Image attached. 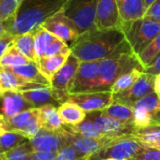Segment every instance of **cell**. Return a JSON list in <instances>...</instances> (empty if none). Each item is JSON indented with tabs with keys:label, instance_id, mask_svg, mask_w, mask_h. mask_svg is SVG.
I'll use <instances>...</instances> for the list:
<instances>
[{
	"label": "cell",
	"instance_id": "6da1fadb",
	"mask_svg": "<svg viewBox=\"0 0 160 160\" xmlns=\"http://www.w3.org/2000/svg\"><path fill=\"white\" fill-rule=\"evenodd\" d=\"M121 29L88 31L70 46L71 52L80 61H102L116 52L125 41Z\"/></svg>",
	"mask_w": 160,
	"mask_h": 160
},
{
	"label": "cell",
	"instance_id": "7a4b0ae2",
	"mask_svg": "<svg viewBox=\"0 0 160 160\" xmlns=\"http://www.w3.org/2000/svg\"><path fill=\"white\" fill-rule=\"evenodd\" d=\"M68 0H23L9 33L16 36L33 31L46 19L62 10Z\"/></svg>",
	"mask_w": 160,
	"mask_h": 160
},
{
	"label": "cell",
	"instance_id": "3957f363",
	"mask_svg": "<svg viewBox=\"0 0 160 160\" xmlns=\"http://www.w3.org/2000/svg\"><path fill=\"white\" fill-rule=\"evenodd\" d=\"M136 68L143 70V66L125 40L116 52L100 61L99 78L93 91H110L118 78Z\"/></svg>",
	"mask_w": 160,
	"mask_h": 160
},
{
	"label": "cell",
	"instance_id": "277c9868",
	"mask_svg": "<svg viewBox=\"0 0 160 160\" xmlns=\"http://www.w3.org/2000/svg\"><path fill=\"white\" fill-rule=\"evenodd\" d=\"M144 146L134 134L117 136L90 156L88 160H130Z\"/></svg>",
	"mask_w": 160,
	"mask_h": 160
},
{
	"label": "cell",
	"instance_id": "5b68a950",
	"mask_svg": "<svg viewBox=\"0 0 160 160\" xmlns=\"http://www.w3.org/2000/svg\"><path fill=\"white\" fill-rule=\"evenodd\" d=\"M121 29L134 52L139 55L160 33V22L142 17L122 23Z\"/></svg>",
	"mask_w": 160,
	"mask_h": 160
},
{
	"label": "cell",
	"instance_id": "8992f818",
	"mask_svg": "<svg viewBox=\"0 0 160 160\" xmlns=\"http://www.w3.org/2000/svg\"><path fill=\"white\" fill-rule=\"evenodd\" d=\"M98 0H68L63 11L76 25L80 35L96 28L95 16Z\"/></svg>",
	"mask_w": 160,
	"mask_h": 160
},
{
	"label": "cell",
	"instance_id": "52a82bcc",
	"mask_svg": "<svg viewBox=\"0 0 160 160\" xmlns=\"http://www.w3.org/2000/svg\"><path fill=\"white\" fill-rule=\"evenodd\" d=\"M80 60L74 54H70L63 67L53 76L50 81V87L55 98L61 104L68 101L70 89L76 74Z\"/></svg>",
	"mask_w": 160,
	"mask_h": 160
},
{
	"label": "cell",
	"instance_id": "ba28073f",
	"mask_svg": "<svg viewBox=\"0 0 160 160\" xmlns=\"http://www.w3.org/2000/svg\"><path fill=\"white\" fill-rule=\"evenodd\" d=\"M40 26L71 46L80 36L74 22L65 15L63 9L46 19Z\"/></svg>",
	"mask_w": 160,
	"mask_h": 160
},
{
	"label": "cell",
	"instance_id": "9c48e42d",
	"mask_svg": "<svg viewBox=\"0 0 160 160\" xmlns=\"http://www.w3.org/2000/svg\"><path fill=\"white\" fill-rule=\"evenodd\" d=\"M156 77L153 74L142 72L137 82L127 90L113 95V100L129 107H133L140 99L155 92Z\"/></svg>",
	"mask_w": 160,
	"mask_h": 160
},
{
	"label": "cell",
	"instance_id": "30bf717a",
	"mask_svg": "<svg viewBox=\"0 0 160 160\" xmlns=\"http://www.w3.org/2000/svg\"><path fill=\"white\" fill-rule=\"evenodd\" d=\"M100 61H81L73 81L70 95L92 92L99 78Z\"/></svg>",
	"mask_w": 160,
	"mask_h": 160
},
{
	"label": "cell",
	"instance_id": "8fae6325",
	"mask_svg": "<svg viewBox=\"0 0 160 160\" xmlns=\"http://www.w3.org/2000/svg\"><path fill=\"white\" fill-rule=\"evenodd\" d=\"M59 131L63 139L73 146V148L78 153L80 157L85 158H89L90 156H91L93 153L99 150L102 146H104L106 143H108L112 139L117 137V136L115 137L106 136L100 139L89 138L81 134L68 130L64 127H62V128H60Z\"/></svg>",
	"mask_w": 160,
	"mask_h": 160
},
{
	"label": "cell",
	"instance_id": "7c38bea8",
	"mask_svg": "<svg viewBox=\"0 0 160 160\" xmlns=\"http://www.w3.org/2000/svg\"><path fill=\"white\" fill-rule=\"evenodd\" d=\"M68 101L78 105L86 112L103 111L114 102L111 91H93L72 94L69 96Z\"/></svg>",
	"mask_w": 160,
	"mask_h": 160
},
{
	"label": "cell",
	"instance_id": "4fadbf2b",
	"mask_svg": "<svg viewBox=\"0 0 160 160\" xmlns=\"http://www.w3.org/2000/svg\"><path fill=\"white\" fill-rule=\"evenodd\" d=\"M86 118L91 120L105 136L115 137L126 134H134L137 130L134 125L116 120L105 114L102 111L87 112Z\"/></svg>",
	"mask_w": 160,
	"mask_h": 160
},
{
	"label": "cell",
	"instance_id": "5bb4252c",
	"mask_svg": "<svg viewBox=\"0 0 160 160\" xmlns=\"http://www.w3.org/2000/svg\"><path fill=\"white\" fill-rule=\"evenodd\" d=\"M95 25L99 30L122 28V20L116 0H98Z\"/></svg>",
	"mask_w": 160,
	"mask_h": 160
},
{
	"label": "cell",
	"instance_id": "9a60e30c",
	"mask_svg": "<svg viewBox=\"0 0 160 160\" xmlns=\"http://www.w3.org/2000/svg\"><path fill=\"white\" fill-rule=\"evenodd\" d=\"M33 152H45L58 154L63 145V138L59 130L51 131L41 128L40 132L29 140Z\"/></svg>",
	"mask_w": 160,
	"mask_h": 160
},
{
	"label": "cell",
	"instance_id": "2e32d148",
	"mask_svg": "<svg viewBox=\"0 0 160 160\" xmlns=\"http://www.w3.org/2000/svg\"><path fill=\"white\" fill-rule=\"evenodd\" d=\"M1 114L6 118L13 117L25 111L33 109L34 107L27 102L21 92L5 90L2 97Z\"/></svg>",
	"mask_w": 160,
	"mask_h": 160
},
{
	"label": "cell",
	"instance_id": "e0dca14e",
	"mask_svg": "<svg viewBox=\"0 0 160 160\" xmlns=\"http://www.w3.org/2000/svg\"><path fill=\"white\" fill-rule=\"evenodd\" d=\"M0 81L1 86L4 90H10L16 92H24L30 89L45 86L42 84L30 82L23 77L17 75L10 69L2 68H0Z\"/></svg>",
	"mask_w": 160,
	"mask_h": 160
},
{
	"label": "cell",
	"instance_id": "ac0fdd59",
	"mask_svg": "<svg viewBox=\"0 0 160 160\" xmlns=\"http://www.w3.org/2000/svg\"><path fill=\"white\" fill-rule=\"evenodd\" d=\"M122 23L136 21L144 17L146 6L143 0H116Z\"/></svg>",
	"mask_w": 160,
	"mask_h": 160
},
{
	"label": "cell",
	"instance_id": "d6986e66",
	"mask_svg": "<svg viewBox=\"0 0 160 160\" xmlns=\"http://www.w3.org/2000/svg\"><path fill=\"white\" fill-rule=\"evenodd\" d=\"M25 99L34 108H40L44 105H55L58 107L60 103L55 98L50 86H42L35 89L21 92Z\"/></svg>",
	"mask_w": 160,
	"mask_h": 160
},
{
	"label": "cell",
	"instance_id": "ffe728a7",
	"mask_svg": "<svg viewBox=\"0 0 160 160\" xmlns=\"http://www.w3.org/2000/svg\"><path fill=\"white\" fill-rule=\"evenodd\" d=\"M58 112L63 126L66 127H74L80 124L86 118L87 114V112H84L78 105L71 101L61 103L58 107Z\"/></svg>",
	"mask_w": 160,
	"mask_h": 160
},
{
	"label": "cell",
	"instance_id": "44dd1931",
	"mask_svg": "<svg viewBox=\"0 0 160 160\" xmlns=\"http://www.w3.org/2000/svg\"><path fill=\"white\" fill-rule=\"evenodd\" d=\"M39 120L41 128L57 131L62 128L63 124L58 112V107L55 105H44L39 108Z\"/></svg>",
	"mask_w": 160,
	"mask_h": 160
},
{
	"label": "cell",
	"instance_id": "7402d4cb",
	"mask_svg": "<svg viewBox=\"0 0 160 160\" xmlns=\"http://www.w3.org/2000/svg\"><path fill=\"white\" fill-rule=\"evenodd\" d=\"M72 53V52H71ZM71 53H61L52 56H44L39 59L38 67L42 75L49 81L63 67Z\"/></svg>",
	"mask_w": 160,
	"mask_h": 160
},
{
	"label": "cell",
	"instance_id": "603a6c76",
	"mask_svg": "<svg viewBox=\"0 0 160 160\" xmlns=\"http://www.w3.org/2000/svg\"><path fill=\"white\" fill-rule=\"evenodd\" d=\"M15 48L30 61L38 65L39 58L35 50V40H34V31H30L25 34L16 35L12 41Z\"/></svg>",
	"mask_w": 160,
	"mask_h": 160
},
{
	"label": "cell",
	"instance_id": "cb8c5ba5",
	"mask_svg": "<svg viewBox=\"0 0 160 160\" xmlns=\"http://www.w3.org/2000/svg\"><path fill=\"white\" fill-rule=\"evenodd\" d=\"M8 69H10L11 71H13L17 75L23 77L24 79H25L26 81H28L30 82L39 83V84H42L45 86L51 85L50 81L47 80L42 75V73L39 69L38 65L34 62H30L28 64L19 66L16 68H8Z\"/></svg>",
	"mask_w": 160,
	"mask_h": 160
},
{
	"label": "cell",
	"instance_id": "d4e9b609",
	"mask_svg": "<svg viewBox=\"0 0 160 160\" xmlns=\"http://www.w3.org/2000/svg\"><path fill=\"white\" fill-rule=\"evenodd\" d=\"M32 61H30L27 57H25L24 54H22L15 46L11 43L7 51L3 53V55L0 57V68H12L19 66H23L25 64H28Z\"/></svg>",
	"mask_w": 160,
	"mask_h": 160
},
{
	"label": "cell",
	"instance_id": "484cf974",
	"mask_svg": "<svg viewBox=\"0 0 160 160\" xmlns=\"http://www.w3.org/2000/svg\"><path fill=\"white\" fill-rule=\"evenodd\" d=\"M102 112L116 120L134 125V110L129 106L113 102Z\"/></svg>",
	"mask_w": 160,
	"mask_h": 160
},
{
	"label": "cell",
	"instance_id": "4316f807",
	"mask_svg": "<svg viewBox=\"0 0 160 160\" xmlns=\"http://www.w3.org/2000/svg\"><path fill=\"white\" fill-rule=\"evenodd\" d=\"M29 141L25 135L17 131H0V145L4 153L12 150Z\"/></svg>",
	"mask_w": 160,
	"mask_h": 160
},
{
	"label": "cell",
	"instance_id": "83f0119b",
	"mask_svg": "<svg viewBox=\"0 0 160 160\" xmlns=\"http://www.w3.org/2000/svg\"><path fill=\"white\" fill-rule=\"evenodd\" d=\"M34 31V40H35V50L38 58H41L44 56V53L51 44V42L55 39L56 36L42 28L41 26L37 27Z\"/></svg>",
	"mask_w": 160,
	"mask_h": 160
},
{
	"label": "cell",
	"instance_id": "f1b7e54d",
	"mask_svg": "<svg viewBox=\"0 0 160 160\" xmlns=\"http://www.w3.org/2000/svg\"><path fill=\"white\" fill-rule=\"evenodd\" d=\"M39 109L33 108L27 111H25L13 117L6 118V122L4 125L5 131H19L34 115L38 113Z\"/></svg>",
	"mask_w": 160,
	"mask_h": 160
},
{
	"label": "cell",
	"instance_id": "f546056e",
	"mask_svg": "<svg viewBox=\"0 0 160 160\" xmlns=\"http://www.w3.org/2000/svg\"><path fill=\"white\" fill-rule=\"evenodd\" d=\"M142 72H143L142 69L136 68V69H133V70L122 75L113 83L110 91L112 92L113 95H115V94H118V93L127 90L137 82V80L141 77Z\"/></svg>",
	"mask_w": 160,
	"mask_h": 160
},
{
	"label": "cell",
	"instance_id": "4dcf8cb0",
	"mask_svg": "<svg viewBox=\"0 0 160 160\" xmlns=\"http://www.w3.org/2000/svg\"><path fill=\"white\" fill-rule=\"evenodd\" d=\"M66 129L71 130L73 132L81 134L83 136L89 137V138H94V139H100L106 137L96 127V125L90 119L85 118L80 124L74 126V127H66L63 126ZM111 137V136H110Z\"/></svg>",
	"mask_w": 160,
	"mask_h": 160
},
{
	"label": "cell",
	"instance_id": "1f68e13d",
	"mask_svg": "<svg viewBox=\"0 0 160 160\" xmlns=\"http://www.w3.org/2000/svg\"><path fill=\"white\" fill-rule=\"evenodd\" d=\"M160 54V33L152 40V42L138 55L143 66V68L149 66Z\"/></svg>",
	"mask_w": 160,
	"mask_h": 160
},
{
	"label": "cell",
	"instance_id": "d6a6232c",
	"mask_svg": "<svg viewBox=\"0 0 160 160\" xmlns=\"http://www.w3.org/2000/svg\"><path fill=\"white\" fill-rule=\"evenodd\" d=\"M134 135L146 146H150L160 140V126L151 125L142 128H138Z\"/></svg>",
	"mask_w": 160,
	"mask_h": 160
},
{
	"label": "cell",
	"instance_id": "836d02e7",
	"mask_svg": "<svg viewBox=\"0 0 160 160\" xmlns=\"http://www.w3.org/2000/svg\"><path fill=\"white\" fill-rule=\"evenodd\" d=\"M132 109H141L148 112L153 116L160 112V99L156 92H153L140 99Z\"/></svg>",
	"mask_w": 160,
	"mask_h": 160
},
{
	"label": "cell",
	"instance_id": "e575fe53",
	"mask_svg": "<svg viewBox=\"0 0 160 160\" xmlns=\"http://www.w3.org/2000/svg\"><path fill=\"white\" fill-rule=\"evenodd\" d=\"M32 152L29 141H27L24 144L4 153L3 160H30V154Z\"/></svg>",
	"mask_w": 160,
	"mask_h": 160
},
{
	"label": "cell",
	"instance_id": "d590c367",
	"mask_svg": "<svg viewBox=\"0 0 160 160\" xmlns=\"http://www.w3.org/2000/svg\"><path fill=\"white\" fill-rule=\"evenodd\" d=\"M23 0H0V20L8 21L17 13Z\"/></svg>",
	"mask_w": 160,
	"mask_h": 160
},
{
	"label": "cell",
	"instance_id": "8d00e7d4",
	"mask_svg": "<svg viewBox=\"0 0 160 160\" xmlns=\"http://www.w3.org/2000/svg\"><path fill=\"white\" fill-rule=\"evenodd\" d=\"M134 110V126L136 128H142L152 125L153 115L148 112L141 109H133Z\"/></svg>",
	"mask_w": 160,
	"mask_h": 160
},
{
	"label": "cell",
	"instance_id": "74e56055",
	"mask_svg": "<svg viewBox=\"0 0 160 160\" xmlns=\"http://www.w3.org/2000/svg\"><path fill=\"white\" fill-rule=\"evenodd\" d=\"M130 160H160V150L145 145Z\"/></svg>",
	"mask_w": 160,
	"mask_h": 160
},
{
	"label": "cell",
	"instance_id": "f35d334b",
	"mask_svg": "<svg viewBox=\"0 0 160 160\" xmlns=\"http://www.w3.org/2000/svg\"><path fill=\"white\" fill-rule=\"evenodd\" d=\"M144 17L160 22V0H156L149 8H147Z\"/></svg>",
	"mask_w": 160,
	"mask_h": 160
},
{
	"label": "cell",
	"instance_id": "ab89813d",
	"mask_svg": "<svg viewBox=\"0 0 160 160\" xmlns=\"http://www.w3.org/2000/svg\"><path fill=\"white\" fill-rule=\"evenodd\" d=\"M14 35L10 34L9 32H6L0 37V57L3 55V53L7 51L8 46L12 43L14 39Z\"/></svg>",
	"mask_w": 160,
	"mask_h": 160
},
{
	"label": "cell",
	"instance_id": "60d3db41",
	"mask_svg": "<svg viewBox=\"0 0 160 160\" xmlns=\"http://www.w3.org/2000/svg\"><path fill=\"white\" fill-rule=\"evenodd\" d=\"M143 72L153 74L155 76H157L160 74V54L157 56V58L146 68H143Z\"/></svg>",
	"mask_w": 160,
	"mask_h": 160
},
{
	"label": "cell",
	"instance_id": "b9f144b4",
	"mask_svg": "<svg viewBox=\"0 0 160 160\" xmlns=\"http://www.w3.org/2000/svg\"><path fill=\"white\" fill-rule=\"evenodd\" d=\"M12 22H13V18L10 19V20H8V21H1L0 20V37L5 34L6 32H8L11 25H12Z\"/></svg>",
	"mask_w": 160,
	"mask_h": 160
},
{
	"label": "cell",
	"instance_id": "7bdbcfd3",
	"mask_svg": "<svg viewBox=\"0 0 160 160\" xmlns=\"http://www.w3.org/2000/svg\"><path fill=\"white\" fill-rule=\"evenodd\" d=\"M155 92L158 96V98H159L160 99V74L156 77V81H155Z\"/></svg>",
	"mask_w": 160,
	"mask_h": 160
},
{
	"label": "cell",
	"instance_id": "ee69618b",
	"mask_svg": "<svg viewBox=\"0 0 160 160\" xmlns=\"http://www.w3.org/2000/svg\"><path fill=\"white\" fill-rule=\"evenodd\" d=\"M152 125H158V126H160V112L153 116Z\"/></svg>",
	"mask_w": 160,
	"mask_h": 160
},
{
	"label": "cell",
	"instance_id": "f6af8a7d",
	"mask_svg": "<svg viewBox=\"0 0 160 160\" xmlns=\"http://www.w3.org/2000/svg\"><path fill=\"white\" fill-rule=\"evenodd\" d=\"M6 122V117L2 114H0V131L4 130V125Z\"/></svg>",
	"mask_w": 160,
	"mask_h": 160
},
{
	"label": "cell",
	"instance_id": "bcb514c9",
	"mask_svg": "<svg viewBox=\"0 0 160 160\" xmlns=\"http://www.w3.org/2000/svg\"><path fill=\"white\" fill-rule=\"evenodd\" d=\"M143 1H144V4H145L146 8H149L156 0H143Z\"/></svg>",
	"mask_w": 160,
	"mask_h": 160
},
{
	"label": "cell",
	"instance_id": "7dc6e473",
	"mask_svg": "<svg viewBox=\"0 0 160 160\" xmlns=\"http://www.w3.org/2000/svg\"><path fill=\"white\" fill-rule=\"evenodd\" d=\"M150 147H154V148H157V149H159L160 150V140L156 142L155 143H153L152 145H150Z\"/></svg>",
	"mask_w": 160,
	"mask_h": 160
},
{
	"label": "cell",
	"instance_id": "c3c4849f",
	"mask_svg": "<svg viewBox=\"0 0 160 160\" xmlns=\"http://www.w3.org/2000/svg\"><path fill=\"white\" fill-rule=\"evenodd\" d=\"M3 154H4V152H3V150H2V148H1V145H0V158H3Z\"/></svg>",
	"mask_w": 160,
	"mask_h": 160
},
{
	"label": "cell",
	"instance_id": "681fc988",
	"mask_svg": "<svg viewBox=\"0 0 160 160\" xmlns=\"http://www.w3.org/2000/svg\"><path fill=\"white\" fill-rule=\"evenodd\" d=\"M4 91H5V90L2 88V86H0V98L2 97V95H3V93H4Z\"/></svg>",
	"mask_w": 160,
	"mask_h": 160
},
{
	"label": "cell",
	"instance_id": "f907efd6",
	"mask_svg": "<svg viewBox=\"0 0 160 160\" xmlns=\"http://www.w3.org/2000/svg\"><path fill=\"white\" fill-rule=\"evenodd\" d=\"M0 86H1V81H0Z\"/></svg>",
	"mask_w": 160,
	"mask_h": 160
},
{
	"label": "cell",
	"instance_id": "816d5d0a",
	"mask_svg": "<svg viewBox=\"0 0 160 160\" xmlns=\"http://www.w3.org/2000/svg\"><path fill=\"white\" fill-rule=\"evenodd\" d=\"M0 160H3V158H0Z\"/></svg>",
	"mask_w": 160,
	"mask_h": 160
},
{
	"label": "cell",
	"instance_id": "f5cc1de1",
	"mask_svg": "<svg viewBox=\"0 0 160 160\" xmlns=\"http://www.w3.org/2000/svg\"><path fill=\"white\" fill-rule=\"evenodd\" d=\"M82 160H88V159H82Z\"/></svg>",
	"mask_w": 160,
	"mask_h": 160
}]
</instances>
